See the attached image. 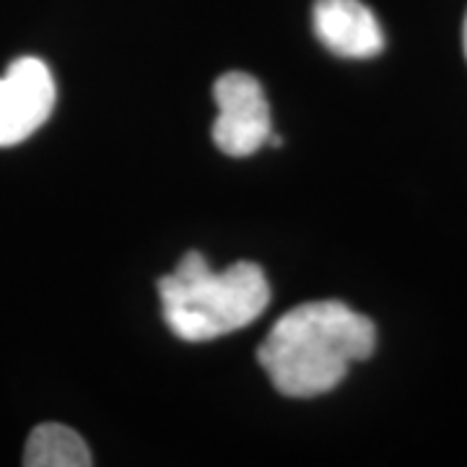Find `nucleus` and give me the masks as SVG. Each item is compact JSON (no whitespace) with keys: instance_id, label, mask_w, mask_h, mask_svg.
<instances>
[{"instance_id":"f257e3e1","label":"nucleus","mask_w":467,"mask_h":467,"mask_svg":"<svg viewBox=\"0 0 467 467\" xmlns=\"http://www.w3.org/2000/svg\"><path fill=\"white\" fill-rule=\"evenodd\" d=\"M377 348L374 322L343 301H309L273 325L257 361L285 398H317L346 379L350 364Z\"/></svg>"},{"instance_id":"f03ea898","label":"nucleus","mask_w":467,"mask_h":467,"mask_svg":"<svg viewBox=\"0 0 467 467\" xmlns=\"http://www.w3.org/2000/svg\"><path fill=\"white\" fill-rule=\"evenodd\" d=\"M169 330L187 343H205L252 325L270 304L263 267L234 263L213 270L201 252H187L174 273L159 281Z\"/></svg>"},{"instance_id":"7ed1b4c3","label":"nucleus","mask_w":467,"mask_h":467,"mask_svg":"<svg viewBox=\"0 0 467 467\" xmlns=\"http://www.w3.org/2000/svg\"><path fill=\"white\" fill-rule=\"evenodd\" d=\"M218 117L213 122V143L226 156H252L270 140L273 119L265 91L250 73L232 70L213 84Z\"/></svg>"},{"instance_id":"20e7f679","label":"nucleus","mask_w":467,"mask_h":467,"mask_svg":"<svg viewBox=\"0 0 467 467\" xmlns=\"http://www.w3.org/2000/svg\"><path fill=\"white\" fill-rule=\"evenodd\" d=\"M55 109L50 67L36 57H18L0 76V149L34 135Z\"/></svg>"},{"instance_id":"39448f33","label":"nucleus","mask_w":467,"mask_h":467,"mask_svg":"<svg viewBox=\"0 0 467 467\" xmlns=\"http://www.w3.org/2000/svg\"><path fill=\"white\" fill-rule=\"evenodd\" d=\"M317 39L346 60H371L384 50V32L361 0H317L312 11Z\"/></svg>"},{"instance_id":"423d86ee","label":"nucleus","mask_w":467,"mask_h":467,"mask_svg":"<svg viewBox=\"0 0 467 467\" xmlns=\"http://www.w3.org/2000/svg\"><path fill=\"white\" fill-rule=\"evenodd\" d=\"M91 462L84 439L63 423L36 426L24 450L26 467H88Z\"/></svg>"},{"instance_id":"0eeeda50","label":"nucleus","mask_w":467,"mask_h":467,"mask_svg":"<svg viewBox=\"0 0 467 467\" xmlns=\"http://www.w3.org/2000/svg\"><path fill=\"white\" fill-rule=\"evenodd\" d=\"M462 45H465V57H467V16H465V29H462Z\"/></svg>"}]
</instances>
